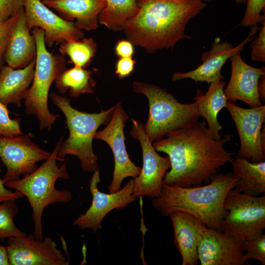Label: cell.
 I'll list each match as a JSON object with an SVG mask.
<instances>
[{
  "instance_id": "1",
  "label": "cell",
  "mask_w": 265,
  "mask_h": 265,
  "mask_svg": "<svg viewBox=\"0 0 265 265\" xmlns=\"http://www.w3.org/2000/svg\"><path fill=\"white\" fill-rule=\"evenodd\" d=\"M165 136L152 143L157 152L166 154L170 159V170L162 181L165 185L190 187L209 183L234 155L224 147L233 135L226 133L220 139H215L204 119Z\"/></svg>"
},
{
  "instance_id": "2",
  "label": "cell",
  "mask_w": 265,
  "mask_h": 265,
  "mask_svg": "<svg viewBox=\"0 0 265 265\" xmlns=\"http://www.w3.org/2000/svg\"><path fill=\"white\" fill-rule=\"evenodd\" d=\"M139 11L125 24L127 39L148 53L173 48L184 38L189 21L203 10L201 0H136Z\"/></svg>"
},
{
  "instance_id": "3",
  "label": "cell",
  "mask_w": 265,
  "mask_h": 265,
  "mask_svg": "<svg viewBox=\"0 0 265 265\" xmlns=\"http://www.w3.org/2000/svg\"><path fill=\"white\" fill-rule=\"evenodd\" d=\"M238 178L233 172L218 173L207 185L190 187L162 184L160 196L152 199L154 207L167 217L175 211L185 212L202 220L208 228L222 231L227 214L224 202Z\"/></svg>"
},
{
  "instance_id": "4",
  "label": "cell",
  "mask_w": 265,
  "mask_h": 265,
  "mask_svg": "<svg viewBox=\"0 0 265 265\" xmlns=\"http://www.w3.org/2000/svg\"><path fill=\"white\" fill-rule=\"evenodd\" d=\"M63 138L61 136L57 141L50 157L35 171L21 179L4 184L27 198L32 211V234L39 239H43L42 217L44 209L56 203L67 204L72 198L70 191L57 190L55 187L58 179L70 178L66 165V160L61 166L56 163L57 152Z\"/></svg>"
},
{
  "instance_id": "5",
  "label": "cell",
  "mask_w": 265,
  "mask_h": 265,
  "mask_svg": "<svg viewBox=\"0 0 265 265\" xmlns=\"http://www.w3.org/2000/svg\"><path fill=\"white\" fill-rule=\"evenodd\" d=\"M50 98L64 114L69 132L68 137L61 142L57 154L58 160L63 161L67 155H74L80 159L84 172H94L98 169V157L92 146L94 135L101 125L108 123L115 106L99 113H90L73 107L70 99L65 96L53 92Z\"/></svg>"
},
{
  "instance_id": "6",
  "label": "cell",
  "mask_w": 265,
  "mask_h": 265,
  "mask_svg": "<svg viewBox=\"0 0 265 265\" xmlns=\"http://www.w3.org/2000/svg\"><path fill=\"white\" fill-rule=\"evenodd\" d=\"M132 90L148 99L149 115L143 128L152 143L171 131L194 124L200 117L195 102L180 103L165 89L155 84L134 81Z\"/></svg>"
},
{
  "instance_id": "7",
  "label": "cell",
  "mask_w": 265,
  "mask_h": 265,
  "mask_svg": "<svg viewBox=\"0 0 265 265\" xmlns=\"http://www.w3.org/2000/svg\"><path fill=\"white\" fill-rule=\"evenodd\" d=\"M36 44L37 54L32 83L25 98V113L35 115L41 130L50 131L58 115L51 113L48 98L52 82L66 68V60L61 54L49 52L44 41V31L38 27L31 29Z\"/></svg>"
},
{
  "instance_id": "8",
  "label": "cell",
  "mask_w": 265,
  "mask_h": 265,
  "mask_svg": "<svg viewBox=\"0 0 265 265\" xmlns=\"http://www.w3.org/2000/svg\"><path fill=\"white\" fill-rule=\"evenodd\" d=\"M227 214L222 232L244 241L263 233L265 228V196L229 191L224 202Z\"/></svg>"
},
{
  "instance_id": "9",
  "label": "cell",
  "mask_w": 265,
  "mask_h": 265,
  "mask_svg": "<svg viewBox=\"0 0 265 265\" xmlns=\"http://www.w3.org/2000/svg\"><path fill=\"white\" fill-rule=\"evenodd\" d=\"M132 128L130 134L138 140L142 149L143 165L140 174L134 178L132 195L136 199L143 197L150 198L160 196L162 181L170 168L168 157L160 156L146 135L141 122L132 119Z\"/></svg>"
},
{
  "instance_id": "10",
  "label": "cell",
  "mask_w": 265,
  "mask_h": 265,
  "mask_svg": "<svg viewBox=\"0 0 265 265\" xmlns=\"http://www.w3.org/2000/svg\"><path fill=\"white\" fill-rule=\"evenodd\" d=\"M114 106V112L106 127L96 132L94 137V139L106 142L113 155L114 168L112 180L108 187L109 193L119 191L125 178L130 177L135 178L140 174L141 169L132 161L126 150L124 129L129 117L120 102Z\"/></svg>"
},
{
  "instance_id": "11",
  "label": "cell",
  "mask_w": 265,
  "mask_h": 265,
  "mask_svg": "<svg viewBox=\"0 0 265 265\" xmlns=\"http://www.w3.org/2000/svg\"><path fill=\"white\" fill-rule=\"evenodd\" d=\"M51 153L33 142L29 134L13 137L0 135V158L6 168L2 179L4 184L32 173L38 167L36 163L46 160Z\"/></svg>"
},
{
  "instance_id": "12",
  "label": "cell",
  "mask_w": 265,
  "mask_h": 265,
  "mask_svg": "<svg viewBox=\"0 0 265 265\" xmlns=\"http://www.w3.org/2000/svg\"><path fill=\"white\" fill-rule=\"evenodd\" d=\"M101 181L99 169L93 172L89 184L92 201L90 207L83 214H80L73 221V225L80 229H89L93 233L101 227L104 217L114 209H122L136 199L133 195L134 179L129 181L125 186L114 193H106L100 191L98 184Z\"/></svg>"
},
{
  "instance_id": "13",
  "label": "cell",
  "mask_w": 265,
  "mask_h": 265,
  "mask_svg": "<svg viewBox=\"0 0 265 265\" xmlns=\"http://www.w3.org/2000/svg\"><path fill=\"white\" fill-rule=\"evenodd\" d=\"M226 107L236 124L240 139L238 156L252 162L265 161L261 132L265 119V106L245 108L227 100Z\"/></svg>"
},
{
  "instance_id": "14",
  "label": "cell",
  "mask_w": 265,
  "mask_h": 265,
  "mask_svg": "<svg viewBox=\"0 0 265 265\" xmlns=\"http://www.w3.org/2000/svg\"><path fill=\"white\" fill-rule=\"evenodd\" d=\"M10 265H67L69 261L52 238L33 234L7 238Z\"/></svg>"
},
{
  "instance_id": "15",
  "label": "cell",
  "mask_w": 265,
  "mask_h": 265,
  "mask_svg": "<svg viewBox=\"0 0 265 265\" xmlns=\"http://www.w3.org/2000/svg\"><path fill=\"white\" fill-rule=\"evenodd\" d=\"M24 9L29 28L38 27L44 31V41L49 47L55 43L78 40L83 37L82 30L74 22L58 16L40 0H24Z\"/></svg>"
},
{
  "instance_id": "16",
  "label": "cell",
  "mask_w": 265,
  "mask_h": 265,
  "mask_svg": "<svg viewBox=\"0 0 265 265\" xmlns=\"http://www.w3.org/2000/svg\"><path fill=\"white\" fill-rule=\"evenodd\" d=\"M259 29L257 25L252 26L251 31L245 39L237 47L228 41L221 42L219 37L215 38L211 48L201 55L202 64L191 71L176 72L172 80L176 81L185 79H190L196 82H206L208 84L221 80L224 78L221 69L226 61L233 55L240 52L244 46L252 40Z\"/></svg>"
},
{
  "instance_id": "17",
  "label": "cell",
  "mask_w": 265,
  "mask_h": 265,
  "mask_svg": "<svg viewBox=\"0 0 265 265\" xmlns=\"http://www.w3.org/2000/svg\"><path fill=\"white\" fill-rule=\"evenodd\" d=\"M243 241L223 232L208 228L198 247L201 265H250L245 260Z\"/></svg>"
},
{
  "instance_id": "18",
  "label": "cell",
  "mask_w": 265,
  "mask_h": 265,
  "mask_svg": "<svg viewBox=\"0 0 265 265\" xmlns=\"http://www.w3.org/2000/svg\"><path fill=\"white\" fill-rule=\"evenodd\" d=\"M232 71L229 82L224 90L227 100L242 101L250 107L263 105L260 99L258 85L260 77L265 74V67L256 68L246 63L240 52L230 58Z\"/></svg>"
},
{
  "instance_id": "19",
  "label": "cell",
  "mask_w": 265,
  "mask_h": 265,
  "mask_svg": "<svg viewBox=\"0 0 265 265\" xmlns=\"http://www.w3.org/2000/svg\"><path fill=\"white\" fill-rule=\"evenodd\" d=\"M174 244L182 258V265L198 264V247L208 229L205 223L189 213L175 211L171 213Z\"/></svg>"
},
{
  "instance_id": "20",
  "label": "cell",
  "mask_w": 265,
  "mask_h": 265,
  "mask_svg": "<svg viewBox=\"0 0 265 265\" xmlns=\"http://www.w3.org/2000/svg\"><path fill=\"white\" fill-rule=\"evenodd\" d=\"M35 38L27 22L25 9L18 13L11 29L4 54L6 65L14 68H22L36 57Z\"/></svg>"
},
{
  "instance_id": "21",
  "label": "cell",
  "mask_w": 265,
  "mask_h": 265,
  "mask_svg": "<svg viewBox=\"0 0 265 265\" xmlns=\"http://www.w3.org/2000/svg\"><path fill=\"white\" fill-rule=\"evenodd\" d=\"M48 7L56 11L64 19L74 22L80 29L91 30L98 26V16L106 5V0H43Z\"/></svg>"
},
{
  "instance_id": "22",
  "label": "cell",
  "mask_w": 265,
  "mask_h": 265,
  "mask_svg": "<svg viewBox=\"0 0 265 265\" xmlns=\"http://www.w3.org/2000/svg\"><path fill=\"white\" fill-rule=\"evenodd\" d=\"M35 62L36 58L22 68L14 69L7 65L0 68V102L6 106H21L33 79Z\"/></svg>"
},
{
  "instance_id": "23",
  "label": "cell",
  "mask_w": 265,
  "mask_h": 265,
  "mask_svg": "<svg viewBox=\"0 0 265 265\" xmlns=\"http://www.w3.org/2000/svg\"><path fill=\"white\" fill-rule=\"evenodd\" d=\"M225 85V82L221 80L212 82L205 95L202 90L198 89L194 98L200 116L206 121L208 129L216 139H221L222 136L220 132L223 126L218 121L217 115L226 107L227 99L224 93Z\"/></svg>"
},
{
  "instance_id": "24",
  "label": "cell",
  "mask_w": 265,
  "mask_h": 265,
  "mask_svg": "<svg viewBox=\"0 0 265 265\" xmlns=\"http://www.w3.org/2000/svg\"><path fill=\"white\" fill-rule=\"evenodd\" d=\"M230 163L233 173L238 178L236 191L256 196L265 192V161L250 162L236 156Z\"/></svg>"
},
{
  "instance_id": "25",
  "label": "cell",
  "mask_w": 265,
  "mask_h": 265,
  "mask_svg": "<svg viewBox=\"0 0 265 265\" xmlns=\"http://www.w3.org/2000/svg\"><path fill=\"white\" fill-rule=\"evenodd\" d=\"M92 74L91 71L77 66L65 68L55 80V87L60 94L69 90L70 96L75 98L84 93H93L96 82Z\"/></svg>"
},
{
  "instance_id": "26",
  "label": "cell",
  "mask_w": 265,
  "mask_h": 265,
  "mask_svg": "<svg viewBox=\"0 0 265 265\" xmlns=\"http://www.w3.org/2000/svg\"><path fill=\"white\" fill-rule=\"evenodd\" d=\"M98 16V23L113 31L122 30L126 22L139 11L136 0H106Z\"/></svg>"
},
{
  "instance_id": "27",
  "label": "cell",
  "mask_w": 265,
  "mask_h": 265,
  "mask_svg": "<svg viewBox=\"0 0 265 265\" xmlns=\"http://www.w3.org/2000/svg\"><path fill=\"white\" fill-rule=\"evenodd\" d=\"M60 54L68 56L74 66L87 67L97 52V44L92 38L64 41L60 43Z\"/></svg>"
},
{
  "instance_id": "28",
  "label": "cell",
  "mask_w": 265,
  "mask_h": 265,
  "mask_svg": "<svg viewBox=\"0 0 265 265\" xmlns=\"http://www.w3.org/2000/svg\"><path fill=\"white\" fill-rule=\"evenodd\" d=\"M18 212L15 200L0 203V241L11 237H24L26 235L15 225L13 218Z\"/></svg>"
},
{
  "instance_id": "29",
  "label": "cell",
  "mask_w": 265,
  "mask_h": 265,
  "mask_svg": "<svg viewBox=\"0 0 265 265\" xmlns=\"http://www.w3.org/2000/svg\"><path fill=\"white\" fill-rule=\"evenodd\" d=\"M245 12L240 26L245 27L253 26L258 23H265V0H246Z\"/></svg>"
},
{
  "instance_id": "30",
  "label": "cell",
  "mask_w": 265,
  "mask_h": 265,
  "mask_svg": "<svg viewBox=\"0 0 265 265\" xmlns=\"http://www.w3.org/2000/svg\"><path fill=\"white\" fill-rule=\"evenodd\" d=\"M244 258L253 259L265 265V235L263 233L243 241Z\"/></svg>"
},
{
  "instance_id": "31",
  "label": "cell",
  "mask_w": 265,
  "mask_h": 265,
  "mask_svg": "<svg viewBox=\"0 0 265 265\" xmlns=\"http://www.w3.org/2000/svg\"><path fill=\"white\" fill-rule=\"evenodd\" d=\"M7 106L0 102V135L13 137L23 134L21 118L11 119Z\"/></svg>"
},
{
  "instance_id": "32",
  "label": "cell",
  "mask_w": 265,
  "mask_h": 265,
  "mask_svg": "<svg viewBox=\"0 0 265 265\" xmlns=\"http://www.w3.org/2000/svg\"><path fill=\"white\" fill-rule=\"evenodd\" d=\"M259 28L258 36L251 44V58L254 61H265V23Z\"/></svg>"
},
{
  "instance_id": "33",
  "label": "cell",
  "mask_w": 265,
  "mask_h": 265,
  "mask_svg": "<svg viewBox=\"0 0 265 265\" xmlns=\"http://www.w3.org/2000/svg\"><path fill=\"white\" fill-rule=\"evenodd\" d=\"M18 14V13L6 21L0 22V68L4 65V52Z\"/></svg>"
},
{
  "instance_id": "34",
  "label": "cell",
  "mask_w": 265,
  "mask_h": 265,
  "mask_svg": "<svg viewBox=\"0 0 265 265\" xmlns=\"http://www.w3.org/2000/svg\"><path fill=\"white\" fill-rule=\"evenodd\" d=\"M24 0H0V22L14 16L24 8Z\"/></svg>"
},
{
  "instance_id": "35",
  "label": "cell",
  "mask_w": 265,
  "mask_h": 265,
  "mask_svg": "<svg viewBox=\"0 0 265 265\" xmlns=\"http://www.w3.org/2000/svg\"><path fill=\"white\" fill-rule=\"evenodd\" d=\"M136 61L132 57L120 58L116 64L115 73L119 79L129 77L134 70Z\"/></svg>"
},
{
  "instance_id": "36",
  "label": "cell",
  "mask_w": 265,
  "mask_h": 265,
  "mask_svg": "<svg viewBox=\"0 0 265 265\" xmlns=\"http://www.w3.org/2000/svg\"><path fill=\"white\" fill-rule=\"evenodd\" d=\"M115 52L120 58L132 57L134 53L133 45L128 40L118 41L115 47Z\"/></svg>"
},
{
  "instance_id": "37",
  "label": "cell",
  "mask_w": 265,
  "mask_h": 265,
  "mask_svg": "<svg viewBox=\"0 0 265 265\" xmlns=\"http://www.w3.org/2000/svg\"><path fill=\"white\" fill-rule=\"evenodd\" d=\"M24 196L21 192L7 189L0 177V203L7 200L18 199Z\"/></svg>"
},
{
  "instance_id": "38",
  "label": "cell",
  "mask_w": 265,
  "mask_h": 265,
  "mask_svg": "<svg viewBox=\"0 0 265 265\" xmlns=\"http://www.w3.org/2000/svg\"><path fill=\"white\" fill-rule=\"evenodd\" d=\"M258 91L261 101L265 102V74H263L260 78Z\"/></svg>"
},
{
  "instance_id": "39",
  "label": "cell",
  "mask_w": 265,
  "mask_h": 265,
  "mask_svg": "<svg viewBox=\"0 0 265 265\" xmlns=\"http://www.w3.org/2000/svg\"><path fill=\"white\" fill-rule=\"evenodd\" d=\"M7 246L0 245V265H9Z\"/></svg>"
},
{
  "instance_id": "40",
  "label": "cell",
  "mask_w": 265,
  "mask_h": 265,
  "mask_svg": "<svg viewBox=\"0 0 265 265\" xmlns=\"http://www.w3.org/2000/svg\"><path fill=\"white\" fill-rule=\"evenodd\" d=\"M265 127L261 132V142L263 149L265 151Z\"/></svg>"
},
{
  "instance_id": "41",
  "label": "cell",
  "mask_w": 265,
  "mask_h": 265,
  "mask_svg": "<svg viewBox=\"0 0 265 265\" xmlns=\"http://www.w3.org/2000/svg\"><path fill=\"white\" fill-rule=\"evenodd\" d=\"M203 1H209L210 0H201ZM236 2L238 3H244L246 1V0H235Z\"/></svg>"
},
{
  "instance_id": "42",
  "label": "cell",
  "mask_w": 265,
  "mask_h": 265,
  "mask_svg": "<svg viewBox=\"0 0 265 265\" xmlns=\"http://www.w3.org/2000/svg\"></svg>"
}]
</instances>
